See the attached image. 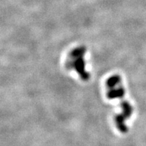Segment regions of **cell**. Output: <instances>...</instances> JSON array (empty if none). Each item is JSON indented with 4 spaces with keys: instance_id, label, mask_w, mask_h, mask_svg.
I'll return each instance as SVG.
<instances>
[{
    "instance_id": "7a4b0ae2",
    "label": "cell",
    "mask_w": 146,
    "mask_h": 146,
    "mask_svg": "<svg viewBox=\"0 0 146 146\" xmlns=\"http://www.w3.org/2000/svg\"><path fill=\"white\" fill-rule=\"evenodd\" d=\"M121 79L118 75H114L108 80L107 87L108 96L110 99H116V98H122L125 96V91L122 87H117L120 83Z\"/></svg>"
},
{
    "instance_id": "3957f363",
    "label": "cell",
    "mask_w": 146,
    "mask_h": 146,
    "mask_svg": "<svg viewBox=\"0 0 146 146\" xmlns=\"http://www.w3.org/2000/svg\"><path fill=\"white\" fill-rule=\"evenodd\" d=\"M123 112L116 116V123L118 129L122 133L127 132L128 129L125 125V120L128 118L131 117L133 113V107L129 102L123 101L121 103Z\"/></svg>"
},
{
    "instance_id": "6da1fadb",
    "label": "cell",
    "mask_w": 146,
    "mask_h": 146,
    "mask_svg": "<svg viewBox=\"0 0 146 146\" xmlns=\"http://www.w3.org/2000/svg\"><path fill=\"white\" fill-rule=\"evenodd\" d=\"M85 50L84 48H77L71 53V60L70 59L68 63V66L71 68L75 69L80 76L83 79H87L89 78V74L85 71V61L83 59V56Z\"/></svg>"
}]
</instances>
